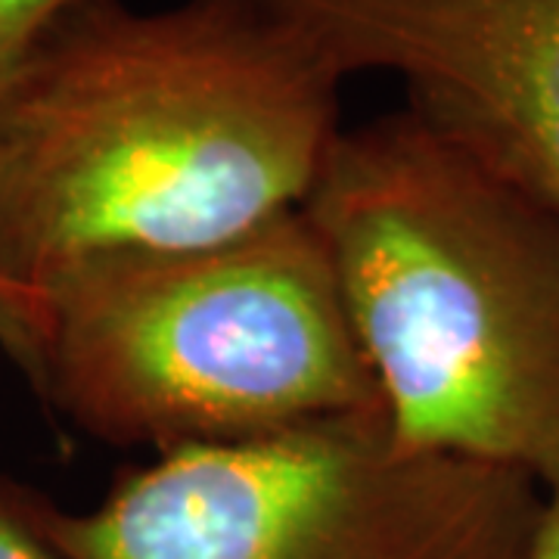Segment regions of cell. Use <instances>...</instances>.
<instances>
[{"label": "cell", "instance_id": "6da1fadb", "mask_svg": "<svg viewBox=\"0 0 559 559\" xmlns=\"http://www.w3.org/2000/svg\"><path fill=\"white\" fill-rule=\"evenodd\" d=\"M345 75L261 0H81L0 100V280L193 249L299 209Z\"/></svg>", "mask_w": 559, "mask_h": 559}, {"label": "cell", "instance_id": "7a4b0ae2", "mask_svg": "<svg viewBox=\"0 0 559 559\" xmlns=\"http://www.w3.org/2000/svg\"><path fill=\"white\" fill-rule=\"evenodd\" d=\"M401 454L559 473V218L417 106L342 128L301 202Z\"/></svg>", "mask_w": 559, "mask_h": 559}, {"label": "cell", "instance_id": "3957f363", "mask_svg": "<svg viewBox=\"0 0 559 559\" xmlns=\"http://www.w3.org/2000/svg\"><path fill=\"white\" fill-rule=\"evenodd\" d=\"M28 382L81 432L165 454L380 417L326 249L293 209L193 249H119L32 289Z\"/></svg>", "mask_w": 559, "mask_h": 559}, {"label": "cell", "instance_id": "277c9868", "mask_svg": "<svg viewBox=\"0 0 559 559\" xmlns=\"http://www.w3.org/2000/svg\"><path fill=\"white\" fill-rule=\"evenodd\" d=\"M62 559H528L540 481L401 454L380 417L187 448L69 513L35 498Z\"/></svg>", "mask_w": 559, "mask_h": 559}, {"label": "cell", "instance_id": "5b68a950", "mask_svg": "<svg viewBox=\"0 0 559 559\" xmlns=\"http://www.w3.org/2000/svg\"><path fill=\"white\" fill-rule=\"evenodd\" d=\"M342 75L407 103L559 218V0H261Z\"/></svg>", "mask_w": 559, "mask_h": 559}, {"label": "cell", "instance_id": "8992f818", "mask_svg": "<svg viewBox=\"0 0 559 559\" xmlns=\"http://www.w3.org/2000/svg\"><path fill=\"white\" fill-rule=\"evenodd\" d=\"M81 0H0V100L44 35Z\"/></svg>", "mask_w": 559, "mask_h": 559}, {"label": "cell", "instance_id": "52a82bcc", "mask_svg": "<svg viewBox=\"0 0 559 559\" xmlns=\"http://www.w3.org/2000/svg\"><path fill=\"white\" fill-rule=\"evenodd\" d=\"M35 498L0 476V559H62L40 528Z\"/></svg>", "mask_w": 559, "mask_h": 559}, {"label": "cell", "instance_id": "ba28073f", "mask_svg": "<svg viewBox=\"0 0 559 559\" xmlns=\"http://www.w3.org/2000/svg\"><path fill=\"white\" fill-rule=\"evenodd\" d=\"M0 348L28 380L35 370V348H38L35 293L13 286L7 280H0Z\"/></svg>", "mask_w": 559, "mask_h": 559}, {"label": "cell", "instance_id": "9c48e42d", "mask_svg": "<svg viewBox=\"0 0 559 559\" xmlns=\"http://www.w3.org/2000/svg\"><path fill=\"white\" fill-rule=\"evenodd\" d=\"M528 559H559V473L540 485V513Z\"/></svg>", "mask_w": 559, "mask_h": 559}]
</instances>
